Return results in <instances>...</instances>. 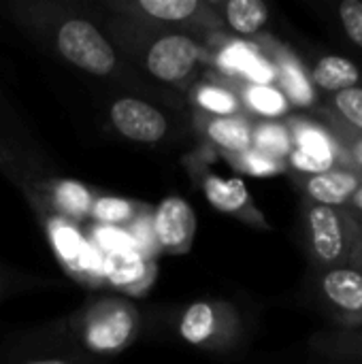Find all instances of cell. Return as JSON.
Returning <instances> with one entry per match:
<instances>
[{
	"mask_svg": "<svg viewBox=\"0 0 362 364\" xmlns=\"http://www.w3.org/2000/svg\"><path fill=\"white\" fill-rule=\"evenodd\" d=\"M252 147L277 158V160H288L292 151V136L286 126V122L280 119H260L254 122L252 130Z\"/></svg>",
	"mask_w": 362,
	"mask_h": 364,
	"instance_id": "cell-17",
	"label": "cell"
},
{
	"mask_svg": "<svg viewBox=\"0 0 362 364\" xmlns=\"http://www.w3.org/2000/svg\"><path fill=\"white\" fill-rule=\"evenodd\" d=\"M294 183L303 192V198L309 203L324 207H346V203L362 183V175L352 166L339 164L312 175L294 173Z\"/></svg>",
	"mask_w": 362,
	"mask_h": 364,
	"instance_id": "cell-9",
	"label": "cell"
},
{
	"mask_svg": "<svg viewBox=\"0 0 362 364\" xmlns=\"http://www.w3.org/2000/svg\"><path fill=\"white\" fill-rule=\"evenodd\" d=\"M301 230L314 269L326 271L352 264L362 230L344 207H324L303 198Z\"/></svg>",
	"mask_w": 362,
	"mask_h": 364,
	"instance_id": "cell-1",
	"label": "cell"
},
{
	"mask_svg": "<svg viewBox=\"0 0 362 364\" xmlns=\"http://www.w3.org/2000/svg\"><path fill=\"white\" fill-rule=\"evenodd\" d=\"M194 102L211 117H233L243 113L239 94L230 87L215 85V83L198 85L194 92Z\"/></svg>",
	"mask_w": 362,
	"mask_h": 364,
	"instance_id": "cell-21",
	"label": "cell"
},
{
	"mask_svg": "<svg viewBox=\"0 0 362 364\" xmlns=\"http://www.w3.org/2000/svg\"><path fill=\"white\" fill-rule=\"evenodd\" d=\"M318 117H320V124L326 126V130L333 134L335 143L339 145L346 162L358 171L362 175V132L346 126L337 115H333L326 107H320L318 109Z\"/></svg>",
	"mask_w": 362,
	"mask_h": 364,
	"instance_id": "cell-20",
	"label": "cell"
},
{
	"mask_svg": "<svg viewBox=\"0 0 362 364\" xmlns=\"http://www.w3.org/2000/svg\"><path fill=\"white\" fill-rule=\"evenodd\" d=\"M119 260L113 264L109 277L113 282V286L117 288H139L141 279H149L151 277V267L149 260L139 256V254H124L117 256Z\"/></svg>",
	"mask_w": 362,
	"mask_h": 364,
	"instance_id": "cell-23",
	"label": "cell"
},
{
	"mask_svg": "<svg viewBox=\"0 0 362 364\" xmlns=\"http://www.w3.org/2000/svg\"><path fill=\"white\" fill-rule=\"evenodd\" d=\"M307 77L314 83V87L329 92V94H337L341 90H350V87H356L361 83L358 66L344 55L318 58L314 62V66L309 68Z\"/></svg>",
	"mask_w": 362,
	"mask_h": 364,
	"instance_id": "cell-14",
	"label": "cell"
},
{
	"mask_svg": "<svg viewBox=\"0 0 362 364\" xmlns=\"http://www.w3.org/2000/svg\"><path fill=\"white\" fill-rule=\"evenodd\" d=\"M337 17L346 36L362 49V0H341Z\"/></svg>",
	"mask_w": 362,
	"mask_h": 364,
	"instance_id": "cell-26",
	"label": "cell"
},
{
	"mask_svg": "<svg viewBox=\"0 0 362 364\" xmlns=\"http://www.w3.org/2000/svg\"><path fill=\"white\" fill-rule=\"evenodd\" d=\"M0 296H2V282H0Z\"/></svg>",
	"mask_w": 362,
	"mask_h": 364,
	"instance_id": "cell-31",
	"label": "cell"
},
{
	"mask_svg": "<svg viewBox=\"0 0 362 364\" xmlns=\"http://www.w3.org/2000/svg\"><path fill=\"white\" fill-rule=\"evenodd\" d=\"M352 267L362 273V232H361V241H358V245H356V252H354V258H352Z\"/></svg>",
	"mask_w": 362,
	"mask_h": 364,
	"instance_id": "cell-29",
	"label": "cell"
},
{
	"mask_svg": "<svg viewBox=\"0 0 362 364\" xmlns=\"http://www.w3.org/2000/svg\"><path fill=\"white\" fill-rule=\"evenodd\" d=\"M128 9L160 23H201L207 28L222 26L213 4H205L201 0H137Z\"/></svg>",
	"mask_w": 362,
	"mask_h": 364,
	"instance_id": "cell-11",
	"label": "cell"
},
{
	"mask_svg": "<svg viewBox=\"0 0 362 364\" xmlns=\"http://www.w3.org/2000/svg\"><path fill=\"white\" fill-rule=\"evenodd\" d=\"M201 128L205 136L218 145L226 156L241 154L252 147V130L254 122L245 113L233 115V117H211L205 115L201 122Z\"/></svg>",
	"mask_w": 362,
	"mask_h": 364,
	"instance_id": "cell-13",
	"label": "cell"
},
{
	"mask_svg": "<svg viewBox=\"0 0 362 364\" xmlns=\"http://www.w3.org/2000/svg\"><path fill=\"white\" fill-rule=\"evenodd\" d=\"M348 213H350V218L361 226V230H362V183L358 186V190L352 194V198L346 203V207H344Z\"/></svg>",
	"mask_w": 362,
	"mask_h": 364,
	"instance_id": "cell-28",
	"label": "cell"
},
{
	"mask_svg": "<svg viewBox=\"0 0 362 364\" xmlns=\"http://www.w3.org/2000/svg\"><path fill=\"white\" fill-rule=\"evenodd\" d=\"M179 335L188 346L228 352L241 339V316L230 303L196 301L179 318Z\"/></svg>",
	"mask_w": 362,
	"mask_h": 364,
	"instance_id": "cell-3",
	"label": "cell"
},
{
	"mask_svg": "<svg viewBox=\"0 0 362 364\" xmlns=\"http://www.w3.org/2000/svg\"><path fill=\"white\" fill-rule=\"evenodd\" d=\"M314 348L329 358L352 363L362 360V326L352 331H329L314 339Z\"/></svg>",
	"mask_w": 362,
	"mask_h": 364,
	"instance_id": "cell-19",
	"label": "cell"
},
{
	"mask_svg": "<svg viewBox=\"0 0 362 364\" xmlns=\"http://www.w3.org/2000/svg\"><path fill=\"white\" fill-rule=\"evenodd\" d=\"M220 19L245 38L258 36L269 21V6L262 0H228L220 4Z\"/></svg>",
	"mask_w": 362,
	"mask_h": 364,
	"instance_id": "cell-15",
	"label": "cell"
},
{
	"mask_svg": "<svg viewBox=\"0 0 362 364\" xmlns=\"http://www.w3.org/2000/svg\"><path fill=\"white\" fill-rule=\"evenodd\" d=\"M38 200L45 203L60 218L83 222L90 218L94 196L85 186L77 181L53 179L38 186Z\"/></svg>",
	"mask_w": 362,
	"mask_h": 364,
	"instance_id": "cell-12",
	"label": "cell"
},
{
	"mask_svg": "<svg viewBox=\"0 0 362 364\" xmlns=\"http://www.w3.org/2000/svg\"><path fill=\"white\" fill-rule=\"evenodd\" d=\"M277 64V79L282 83V92L288 98V102L292 100L294 105H312L314 102V90H312V81L309 77L299 68L297 60H292L284 49H277L275 53Z\"/></svg>",
	"mask_w": 362,
	"mask_h": 364,
	"instance_id": "cell-18",
	"label": "cell"
},
{
	"mask_svg": "<svg viewBox=\"0 0 362 364\" xmlns=\"http://www.w3.org/2000/svg\"><path fill=\"white\" fill-rule=\"evenodd\" d=\"M143 211V207L126 200V198H117V196H98L92 203V211L90 218L107 228H122V226H130L139 213Z\"/></svg>",
	"mask_w": 362,
	"mask_h": 364,
	"instance_id": "cell-22",
	"label": "cell"
},
{
	"mask_svg": "<svg viewBox=\"0 0 362 364\" xmlns=\"http://www.w3.org/2000/svg\"><path fill=\"white\" fill-rule=\"evenodd\" d=\"M241 105L250 109L260 119H280L288 113V98L275 85H260V83H243L241 92H237Z\"/></svg>",
	"mask_w": 362,
	"mask_h": 364,
	"instance_id": "cell-16",
	"label": "cell"
},
{
	"mask_svg": "<svg viewBox=\"0 0 362 364\" xmlns=\"http://www.w3.org/2000/svg\"><path fill=\"white\" fill-rule=\"evenodd\" d=\"M230 162L247 173V175H256V177H271V175H280L284 171H288V162L286 160H277V158H271L254 147L241 151V154H235V156H228Z\"/></svg>",
	"mask_w": 362,
	"mask_h": 364,
	"instance_id": "cell-25",
	"label": "cell"
},
{
	"mask_svg": "<svg viewBox=\"0 0 362 364\" xmlns=\"http://www.w3.org/2000/svg\"><path fill=\"white\" fill-rule=\"evenodd\" d=\"M203 192L215 209H220L228 215H235L254 228L269 230L267 218L254 205V198L241 179H222V177L209 173L203 179Z\"/></svg>",
	"mask_w": 362,
	"mask_h": 364,
	"instance_id": "cell-10",
	"label": "cell"
},
{
	"mask_svg": "<svg viewBox=\"0 0 362 364\" xmlns=\"http://www.w3.org/2000/svg\"><path fill=\"white\" fill-rule=\"evenodd\" d=\"M23 364H73L66 358H41V360H28Z\"/></svg>",
	"mask_w": 362,
	"mask_h": 364,
	"instance_id": "cell-30",
	"label": "cell"
},
{
	"mask_svg": "<svg viewBox=\"0 0 362 364\" xmlns=\"http://www.w3.org/2000/svg\"><path fill=\"white\" fill-rule=\"evenodd\" d=\"M316 294L339 331L362 326V273L352 264L318 271Z\"/></svg>",
	"mask_w": 362,
	"mask_h": 364,
	"instance_id": "cell-6",
	"label": "cell"
},
{
	"mask_svg": "<svg viewBox=\"0 0 362 364\" xmlns=\"http://www.w3.org/2000/svg\"><path fill=\"white\" fill-rule=\"evenodd\" d=\"M58 53L73 66L107 77L117 68V53L109 38L85 17H66L53 32Z\"/></svg>",
	"mask_w": 362,
	"mask_h": 364,
	"instance_id": "cell-4",
	"label": "cell"
},
{
	"mask_svg": "<svg viewBox=\"0 0 362 364\" xmlns=\"http://www.w3.org/2000/svg\"><path fill=\"white\" fill-rule=\"evenodd\" d=\"M207 58L205 47L183 34V32H166L147 43L143 49V66L145 70L171 85L186 83L198 68V64Z\"/></svg>",
	"mask_w": 362,
	"mask_h": 364,
	"instance_id": "cell-5",
	"label": "cell"
},
{
	"mask_svg": "<svg viewBox=\"0 0 362 364\" xmlns=\"http://www.w3.org/2000/svg\"><path fill=\"white\" fill-rule=\"evenodd\" d=\"M326 109L337 115L346 126L354 128L362 132V87H350V90H341L337 94H331V100L326 105Z\"/></svg>",
	"mask_w": 362,
	"mask_h": 364,
	"instance_id": "cell-24",
	"label": "cell"
},
{
	"mask_svg": "<svg viewBox=\"0 0 362 364\" xmlns=\"http://www.w3.org/2000/svg\"><path fill=\"white\" fill-rule=\"evenodd\" d=\"M151 230L156 247L166 254H186L196 235L194 209L179 196L164 198L151 213Z\"/></svg>",
	"mask_w": 362,
	"mask_h": 364,
	"instance_id": "cell-8",
	"label": "cell"
},
{
	"mask_svg": "<svg viewBox=\"0 0 362 364\" xmlns=\"http://www.w3.org/2000/svg\"><path fill=\"white\" fill-rule=\"evenodd\" d=\"M53 241H55L58 254H60L62 258H66L75 271H79V258H81L79 254H81V250H83L79 235H75V230H70V228H66V226L55 224V226H53Z\"/></svg>",
	"mask_w": 362,
	"mask_h": 364,
	"instance_id": "cell-27",
	"label": "cell"
},
{
	"mask_svg": "<svg viewBox=\"0 0 362 364\" xmlns=\"http://www.w3.org/2000/svg\"><path fill=\"white\" fill-rule=\"evenodd\" d=\"M109 119L113 124V128L128 141L134 143H158L169 134V119L166 115L141 100V98H132V96H124L113 100L111 109H109Z\"/></svg>",
	"mask_w": 362,
	"mask_h": 364,
	"instance_id": "cell-7",
	"label": "cell"
},
{
	"mask_svg": "<svg viewBox=\"0 0 362 364\" xmlns=\"http://www.w3.org/2000/svg\"><path fill=\"white\" fill-rule=\"evenodd\" d=\"M139 311L122 299H105L90 305L75 322L79 343L100 356H111L126 350L139 335Z\"/></svg>",
	"mask_w": 362,
	"mask_h": 364,
	"instance_id": "cell-2",
	"label": "cell"
}]
</instances>
